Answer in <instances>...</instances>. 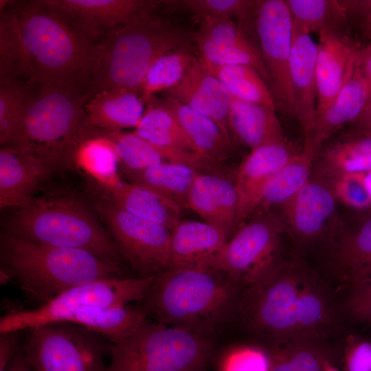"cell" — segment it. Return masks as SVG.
Returning a JSON list of instances; mask_svg holds the SVG:
<instances>
[{"instance_id":"4fadbf2b","label":"cell","mask_w":371,"mask_h":371,"mask_svg":"<svg viewBox=\"0 0 371 371\" xmlns=\"http://www.w3.org/2000/svg\"><path fill=\"white\" fill-rule=\"evenodd\" d=\"M254 26L277 111L295 118L289 78L293 23L285 0L258 1Z\"/></svg>"},{"instance_id":"52a82bcc","label":"cell","mask_w":371,"mask_h":371,"mask_svg":"<svg viewBox=\"0 0 371 371\" xmlns=\"http://www.w3.org/2000/svg\"><path fill=\"white\" fill-rule=\"evenodd\" d=\"M212 346L201 334L152 324L109 348L106 371H202Z\"/></svg>"},{"instance_id":"ba28073f","label":"cell","mask_w":371,"mask_h":371,"mask_svg":"<svg viewBox=\"0 0 371 371\" xmlns=\"http://www.w3.org/2000/svg\"><path fill=\"white\" fill-rule=\"evenodd\" d=\"M311 276L301 263L280 260L261 279L249 286L240 307L252 328L275 339L299 336L300 297Z\"/></svg>"},{"instance_id":"11a10c76","label":"cell","mask_w":371,"mask_h":371,"mask_svg":"<svg viewBox=\"0 0 371 371\" xmlns=\"http://www.w3.org/2000/svg\"><path fill=\"white\" fill-rule=\"evenodd\" d=\"M323 371H339V370L334 367L333 364L331 362L327 361L324 365Z\"/></svg>"},{"instance_id":"83f0119b","label":"cell","mask_w":371,"mask_h":371,"mask_svg":"<svg viewBox=\"0 0 371 371\" xmlns=\"http://www.w3.org/2000/svg\"><path fill=\"white\" fill-rule=\"evenodd\" d=\"M146 104L139 93L105 90L94 94L85 103L89 124L94 128L115 131L138 126Z\"/></svg>"},{"instance_id":"60d3db41","label":"cell","mask_w":371,"mask_h":371,"mask_svg":"<svg viewBox=\"0 0 371 371\" xmlns=\"http://www.w3.org/2000/svg\"><path fill=\"white\" fill-rule=\"evenodd\" d=\"M194 58L184 48L157 58L147 71L140 87L139 93L144 102L158 92L176 87Z\"/></svg>"},{"instance_id":"4316f807","label":"cell","mask_w":371,"mask_h":371,"mask_svg":"<svg viewBox=\"0 0 371 371\" xmlns=\"http://www.w3.org/2000/svg\"><path fill=\"white\" fill-rule=\"evenodd\" d=\"M276 111L233 98L228 117L232 139L251 150L285 140Z\"/></svg>"},{"instance_id":"ac0fdd59","label":"cell","mask_w":371,"mask_h":371,"mask_svg":"<svg viewBox=\"0 0 371 371\" xmlns=\"http://www.w3.org/2000/svg\"><path fill=\"white\" fill-rule=\"evenodd\" d=\"M164 92L166 98L212 119L232 140L228 117L233 97L221 82L205 69L198 57L194 58L181 82Z\"/></svg>"},{"instance_id":"f5cc1de1","label":"cell","mask_w":371,"mask_h":371,"mask_svg":"<svg viewBox=\"0 0 371 371\" xmlns=\"http://www.w3.org/2000/svg\"><path fill=\"white\" fill-rule=\"evenodd\" d=\"M352 124V127L357 128L371 131V100L368 102L358 119Z\"/></svg>"},{"instance_id":"603a6c76","label":"cell","mask_w":371,"mask_h":371,"mask_svg":"<svg viewBox=\"0 0 371 371\" xmlns=\"http://www.w3.org/2000/svg\"><path fill=\"white\" fill-rule=\"evenodd\" d=\"M229 239L205 222L180 221L171 232L168 269H211Z\"/></svg>"},{"instance_id":"484cf974","label":"cell","mask_w":371,"mask_h":371,"mask_svg":"<svg viewBox=\"0 0 371 371\" xmlns=\"http://www.w3.org/2000/svg\"><path fill=\"white\" fill-rule=\"evenodd\" d=\"M356 58V57H355ZM369 102L366 79L355 60L340 92L330 106L317 117L310 144L315 157L321 146L345 124L354 123Z\"/></svg>"},{"instance_id":"d6986e66","label":"cell","mask_w":371,"mask_h":371,"mask_svg":"<svg viewBox=\"0 0 371 371\" xmlns=\"http://www.w3.org/2000/svg\"><path fill=\"white\" fill-rule=\"evenodd\" d=\"M317 44L310 34L293 27L289 78L295 105V119L304 135V146L310 144L316 119V58Z\"/></svg>"},{"instance_id":"277c9868","label":"cell","mask_w":371,"mask_h":371,"mask_svg":"<svg viewBox=\"0 0 371 371\" xmlns=\"http://www.w3.org/2000/svg\"><path fill=\"white\" fill-rule=\"evenodd\" d=\"M0 270L14 280L30 299L42 304L78 286L124 278L122 265L89 251L36 244L3 232L0 236Z\"/></svg>"},{"instance_id":"d590c367","label":"cell","mask_w":371,"mask_h":371,"mask_svg":"<svg viewBox=\"0 0 371 371\" xmlns=\"http://www.w3.org/2000/svg\"><path fill=\"white\" fill-rule=\"evenodd\" d=\"M315 154L308 147L302 150L277 171L265 183L254 215L281 206L291 199L309 180Z\"/></svg>"},{"instance_id":"7dc6e473","label":"cell","mask_w":371,"mask_h":371,"mask_svg":"<svg viewBox=\"0 0 371 371\" xmlns=\"http://www.w3.org/2000/svg\"><path fill=\"white\" fill-rule=\"evenodd\" d=\"M347 371H371V344L361 343L352 348L346 356Z\"/></svg>"},{"instance_id":"ffe728a7","label":"cell","mask_w":371,"mask_h":371,"mask_svg":"<svg viewBox=\"0 0 371 371\" xmlns=\"http://www.w3.org/2000/svg\"><path fill=\"white\" fill-rule=\"evenodd\" d=\"M336 198L328 184L311 176L307 183L282 205L287 227L301 240L317 238L335 214Z\"/></svg>"},{"instance_id":"8fae6325","label":"cell","mask_w":371,"mask_h":371,"mask_svg":"<svg viewBox=\"0 0 371 371\" xmlns=\"http://www.w3.org/2000/svg\"><path fill=\"white\" fill-rule=\"evenodd\" d=\"M283 216L267 210L254 215L229 239L211 269L225 274L238 287L254 284L279 261Z\"/></svg>"},{"instance_id":"7bdbcfd3","label":"cell","mask_w":371,"mask_h":371,"mask_svg":"<svg viewBox=\"0 0 371 371\" xmlns=\"http://www.w3.org/2000/svg\"><path fill=\"white\" fill-rule=\"evenodd\" d=\"M36 87L25 83L0 84V144L1 146L7 143L20 109Z\"/></svg>"},{"instance_id":"ee69618b","label":"cell","mask_w":371,"mask_h":371,"mask_svg":"<svg viewBox=\"0 0 371 371\" xmlns=\"http://www.w3.org/2000/svg\"><path fill=\"white\" fill-rule=\"evenodd\" d=\"M325 181L336 199L345 205L356 209L371 206L366 173H347Z\"/></svg>"},{"instance_id":"5bb4252c","label":"cell","mask_w":371,"mask_h":371,"mask_svg":"<svg viewBox=\"0 0 371 371\" xmlns=\"http://www.w3.org/2000/svg\"><path fill=\"white\" fill-rule=\"evenodd\" d=\"M60 12L94 47L113 30L153 12L163 1L43 0Z\"/></svg>"},{"instance_id":"4dcf8cb0","label":"cell","mask_w":371,"mask_h":371,"mask_svg":"<svg viewBox=\"0 0 371 371\" xmlns=\"http://www.w3.org/2000/svg\"><path fill=\"white\" fill-rule=\"evenodd\" d=\"M314 336H291L277 339L268 350L270 371H323L327 361L335 363L339 355L315 339Z\"/></svg>"},{"instance_id":"d4e9b609","label":"cell","mask_w":371,"mask_h":371,"mask_svg":"<svg viewBox=\"0 0 371 371\" xmlns=\"http://www.w3.org/2000/svg\"><path fill=\"white\" fill-rule=\"evenodd\" d=\"M238 204L234 183L214 175L199 172L188 196L189 209L229 238L237 229Z\"/></svg>"},{"instance_id":"44dd1931","label":"cell","mask_w":371,"mask_h":371,"mask_svg":"<svg viewBox=\"0 0 371 371\" xmlns=\"http://www.w3.org/2000/svg\"><path fill=\"white\" fill-rule=\"evenodd\" d=\"M87 192L96 194L123 210L171 231L181 221V209L172 201L120 177L112 183H101L87 177Z\"/></svg>"},{"instance_id":"b9f144b4","label":"cell","mask_w":371,"mask_h":371,"mask_svg":"<svg viewBox=\"0 0 371 371\" xmlns=\"http://www.w3.org/2000/svg\"><path fill=\"white\" fill-rule=\"evenodd\" d=\"M335 260L340 268L350 269L352 272L371 262V217L339 240Z\"/></svg>"},{"instance_id":"7a4b0ae2","label":"cell","mask_w":371,"mask_h":371,"mask_svg":"<svg viewBox=\"0 0 371 371\" xmlns=\"http://www.w3.org/2000/svg\"><path fill=\"white\" fill-rule=\"evenodd\" d=\"M85 103L78 89L54 84L36 86L20 109L3 146L38 158L54 172L77 169L76 150L93 129Z\"/></svg>"},{"instance_id":"cb8c5ba5","label":"cell","mask_w":371,"mask_h":371,"mask_svg":"<svg viewBox=\"0 0 371 371\" xmlns=\"http://www.w3.org/2000/svg\"><path fill=\"white\" fill-rule=\"evenodd\" d=\"M313 176L328 180L347 173L371 170V131L355 127L333 136L319 149Z\"/></svg>"},{"instance_id":"f1b7e54d","label":"cell","mask_w":371,"mask_h":371,"mask_svg":"<svg viewBox=\"0 0 371 371\" xmlns=\"http://www.w3.org/2000/svg\"><path fill=\"white\" fill-rule=\"evenodd\" d=\"M163 99L175 115L198 154L211 163L221 162L229 157L233 142L214 121L173 98Z\"/></svg>"},{"instance_id":"3957f363","label":"cell","mask_w":371,"mask_h":371,"mask_svg":"<svg viewBox=\"0 0 371 371\" xmlns=\"http://www.w3.org/2000/svg\"><path fill=\"white\" fill-rule=\"evenodd\" d=\"M13 7L35 85L71 87L85 96L95 47L43 0L13 2Z\"/></svg>"},{"instance_id":"e0dca14e","label":"cell","mask_w":371,"mask_h":371,"mask_svg":"<svg viewBox=\"0 0 371 371\" xmlns=\"http://www.w3.org/2000/svg\"><path fill=\"white\" fill-rule=\"evenodd\" d=\"M361 46L350 31L319 34L315 67L316 118L330 106L340 92Z\"/></svg>"},{"instance_id":"8d00e7d4","label":"cell","mask_w":371,"mask_h":371,"mask_svg":"<svg viewBox=\"0 0 371 371\" xmlns=\"http://www.w3.org/2000/svg\"><path fill=\"white\" fill-rule=\"evenodd\" d=\"M198 58L205 69L221 82L233 98L277 110L268 84L253 68L243 65H212Z\"/></svg>"},{"instance_id":"ab89813d","label":"cell","mask_w":371,"mask_h":371,"mask_svg":"<svg viewBox=\"0 0 371 371\" xmlns=\"http://www.w3.org/2000/svg\"><path fill=\"white\" fill-rule=\"evenodd\" d=\"M258 1L252 0H170L163 1L171 12L190 14L197 23L218 18H236L245 28L250 16H254Z\"/></svg>"},{"instance_id":"f6af8a7d","label":"cell","mask_w":371,"mask_h":371,"mask_svg":"<svg viewBox=\"0 0 371 371\" xmlns=\"http://www.w3.org/2000/svg\"><path fill=\"white\" fill-rule=\"evenodd\" d=\"M268 350L243 346L229 352L223 359L220 371H270Z\"/></svg>"},{"instance_id":"9a60e30c","label":"cell","mask_w":371,"mask_h":371,"mask_svg":"<svg viewBox=\"0 0 371 371\" xmlns=\"http://www.w3.org/2000/svg\"><path fill=\"white\" fill-rule=\"evenodd\" d=\"M193 40L200 59L216 65L249 66L268 84L260 47L247 36L245 27L232 19L218 18L201 21Z\"/></svg>"},{"instance_id":"9f6ffc18","label":"cell","mask_w":371,"mask_h":371,"mask_svg":"<svg viewBox=\"0 0 371 371\" xmlns=\"http://www.w3.org/2000/svg\"><path fill=\"white\" fill-rule=\"evenodd\" d=\"M366 181L371 196V170L366 173Z\"/></svg>"},{"instance_id":"7c38bea8","label":"cell","mask_w":371,"mask_h":371,"mask_svg":"<svg viewBox=\"0 0 371 371\" xmlns=\"http://www.w3.org/2000/svg\"><path fill=\"white\" fill-rule=\"evenodd\" d=\"M88 195L122 257L139 278L157 276L168 269L170 229L135 216L96 194L88 192Z\"/></svg>"},{"instance_id":"7402d4cb","label":"cell","mask_w":371,"mask_h":371,"mask_svg":"<svg viewBox=\"0 0 371 371\" xmlns=\"http://www.w3.org/2000/svg\"><path fill=\"white\" fill-rule=\"evenodd\" d=\"M52 169L38 158L10 146L0 150V209L21 207L35 196Z\"/></svg>"},{"instance_id":"e575fe53","label":"cell","mask_w":371,"mask_h":371,"mask_svg":"<svg viewBox=\"0 0 371 371\" xmlns=\"http://www.w3.org/2000/svg\"><path fill=\"white\" fill-rule=\"evenodd\" d=\"M95 129V133L112 144L119 160L121 172L137 171L164 163L181 164L182 152L159 149L138 136L134 131H109Z\"/></svg>"},{"instance_id":"c3c4849f","label":"cell","mask_w":371,"mask_h":371,"mask_svg":"<svg viewBox=\"0 0 371 371\" xmlns=\"http://www.w3.org/2000/svg\"><path fill=\"white\" fill-rule=\"evenodd\" d=\"M22 331L23 330L0 333V371H5L10 362L20 349Z\"/></svg>"},{"instance_id":"f546056e","label":"cell","mask_w":371,"mask_h":371,"mask_svg":"<svg viewBox=\"0 0 371 371\" xmlns=\"http://www.w3.org/2000/svg\"><path fill=\"white\" fill-rule=\"evenodd\" d=\"M148 317L141 306L126 304L85 308L69 315L63 322L83 326L111 343H117L133 335L148 322Z\"/></svg>"},{"instance_id":"9c48e42d","label":"cell","mask_w":371,"mask_h":371,"mask_svg":"<svg viewBox=\"0 0 371 371\" xmlns=\"http://www.w3.org/2000/svg\"><path fill=\"white\" fill-rule=\"evenodd\" d=\"M111 342L67 322L25 330L21 348L32 371H106Z\"/></svg>"},{"instance_id":"8992f818","label":"cell","mask_w":371,"mask_h":371,"mask_svg":"<svg viewBox=\"0 0 371 371\" xmlns=\"http://www.w3.org/2000/svg\"><path fill=\"white\" fill-rule=\"evenodd\" d=\"M238 288L215 269H168L156 276L141 306L159 324L202 334L223 322Z\"/></svg>"},{"instance_id":"816d5d0a","label":"cell","mask_w":371,"mask_h":371,"mask_svg":"<svg viewBox=\"0 0 371 371\" xmlns=\"http://www.w3.org/2000/svg\"><path fill=\"white\" fill-rule=\"evenodd\" d=\"M5 371H32L21 347L10 362Z\"/></svg>"},{"instance_id":"1f68e13d","label":"cell","mask_w":371,"mask_h":371,"mask_svg":"<svg viewBox=\"0 0 371 371\" xmlns=\"http://www.w3.org/2000/svg\"><path fill=\"white\" fill-rule=\"evenodd\" d=\"M121 172L129 182L172 201L183 210L189 209V193L200 172L186 164L164 163L142 170Z\"/></svg>"},{"instance_id":"6da1fadb","label":"cell","mask_w":371,"mask_h":371,"mask_svg":"<svg viewBox=\"0 0 371 371\" xmlns=\"http://www.w3.org/2000/svg\"><path fill=\"white\" fill-rule=\"evenodd\" d=\"M98 217L91 199L69 188H56L8 213L1 232L36 244L85 250L122 265L117 244Z\"/></svg>"},{"instance_id":"30bf717a","label":"cell","mask_w":371,"mask_h":371,"mask_svg":"<svg viewBox=\"0 0 371 371\" xmlns=\"http://www.w3.org/2000/svg\"><path fill=\"white\" fill-rule=\"evenodd\" d=\"M155 277L113 278L72 288L36 308L8 311L0 319V333L63 322L69 315L85 308L140 302Z\"/></svg>"},{"instance_id":"f907efd6","label":"cell","mask_w":371,"mask_h":371,"mask_svg":"<svg viewBox=\"0 0 371 371\" xmlns=\"http://www.w3.org/2000/svg\"><path fill=\"white\" fill-rule=\"evenodd\" d=\"M351 308L361 315H371V284L361 289L350 301Z\"/></svg>"},{"instance_id":"bcb514c9","label":"cell","mask_w":371,"mask_h":371,"mask_svg":"<svg viewBox=\"0 0 371 371\" xmlns=\"http://www.w3.org/2000/svg\"><path fill=\"white\" fill-rule=\"evenodd\" d=\"M348 25L353 34L371 41V0H339Z\"/></svg>"},{"instance_id":"2e32d148","label":"cell","mask_w":371,"mask_h":371,"mask_svg":"<svg viewBox=\"0 0 371 371\" xmlns=\"http://www.w3.org/2000/svg\"><path fill=\"white\" fill-rule=\"evenodd\" d=\"M301 150L287 139L251 150L240 165L234 183L238 199V229L254 214L267 181Z\"/></svg>"},{"instance_id":"f35d334b","label":"cell","mask_w":371,"mask_h":371,"mask_svg":"<svg viewBox=\"0 0 371 371\" xmlns=\"http://www.w3.org/2000/svg\"><path fill=\"white\" fill-rule=\"evenodd\" d=\"M77 169L101 183H112L121 177L119 160L111 142L93 128L91 135L78 146L75 156Z\"/></svg>"},{"instance_id":"d6a6232c","label":"cell","mask_w":371,"mask_h":371,"mask_svg":"<svg viewBox=\"0 0 371 371\" xmlns=\"http://www.w3.org/2000/svg\"><path fill=\"white\" fill-rule=\"evenodd\" d=\"M145 104L144 113L134 131L138 136L161 150L197 153L163 98L153 95Z\"/></svg>"},{"instance_id":"db71d44e","label":"cell","mask_w":371,"mask_h":371,"mask_svg":"<svg viewBox=\"0 0 371 371\" xmlns=\"http://www.w3.org/2000/svg\"><path fill=\"white\" fill-rule=\"evenodd\" d=\"M371 273V262L363 265L357 270L353 271V274L357 278H361L363 276H366Z\"/></svg>"},{"instance_id":"74e56055","label":"cell","mask_w":371,"mask_h":371,"mask_svg":"<svg viewBox=\"0 0 371 371\" xmlns=\"http://www.w3.org/2000/svg\"><path fill=\"white\" fill-rule=\"evenodd\" d=\"M293 27L305 34L350 31L339 0H285Z\"/></svg>"},{"instance_id":"5b68a950","label":"cell","mask_w":371,"mask_h":371,"mask_svg":"<svg viewBox=\"0 0 371 371\" xmlns=\"http://www.w3.org/2000/svg\"><path fill=\"white\" fill-rule=\"evenodd\" d=\"M188 38L181 26L153 12L113 30L94 49L85 102L105 90L139 93L153 63L165 54L186 48Z\"/></svg>"},{"instance_id":"681fc988","label":"cell","mask_w":371,"mask_h":371,"mask_svg":"<svg viewBox=\"0 0 371 371\" xmlns=\"http://www.w3.org/2000/svg\"><path fill=\"white\" fill-rule=\"evenodd\" d=\"M355 60L367 82L370 101L371 100V41L359 49Z\"/></svg>"},{"instance_id":"836d02e7","label":"cell","mask_w":371,"mask_h":371,"mask_svg":"<svg viewBox=\"0 0 371 371\" xmlns=\"http://www.w3.org/2000/svg\"><path fill=\"white\" fill-rule=\"evenodd\" d=\"M0 84L35 85L19 34L13 1H1Z\"/></svg>"}]
</instances>
